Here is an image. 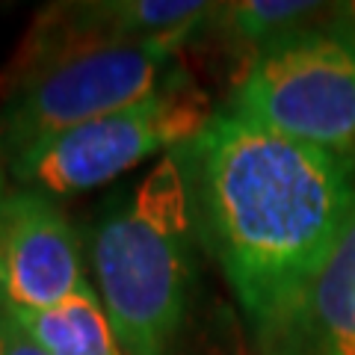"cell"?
<instances>
[{
	"mask_svg": "<svg viewBox=\"0 0 355 355\" xmlns=\"http://www.w3.org/2000/svg\"><path fill=\"white\" fill-rule=\"evenodd\" d=\"M254 347L261 355H355V207L320 270Z\"/></svg>",
	"mask_w": 355,
	"mask_h": 355,
	"instance_id": "obj_8",
	"label": "cell"
},
{
	"mask_svg": "<svg viewBox=\"0 0 355 355\" xmlns=\"http://www.w3.org/2000/svg\"><path fill=\"white\" fill-rule=\"evenodd\" d=\"M92 284L60 198L30 187L0 196V296L18 311H48Z\"/></svg>",
	"mask_w": 355,
	"mask_h": 355,
	"instance_id": "obj_6",
	"label": "cell"
},
{
	"mask_svg": "<svg viewBox=\"0 0 355 355\" xmlns=\"http://www.w3.org/2000/svg\"><path fill=\"white\" fill-rule=\"evenodd\" d=\"M214 9L216 3L202 0H89L42 9L12 71H27L74 51L196 36L214 18Z\"/></svg>",
	"mask_w": 355,
	"mask_h": 355,
	"instance_id": "obj_7",
	"label": "cell"
},
{
	"mask_svg": "<svg viewBox=\"0 0 355 355\" xmlns=\"http://www.w3.org/2000/svg\"><path fill=\"white\" fill-rule=\"evenodd\" d=\"M214 116L207 95L190 71L160 92L116 113L83 121L71 130L36 142L6 163L15 187L65 198L116 181L125 172L184 148Z\"/></svg>",
	"mask_w": 355,
	"mask_h": 355,
	"instance_id": "obj_4",
	"label": "cell"
},
{
	"mask_svg": "<svg viewBox=\"0 0 355 355\" xmlns=\"http://www.w3.org/2000/svg\"><path fill=\"white\" fill-rule=\"evenodd\" d=\"M187 160L202 249L258 338L338 243L355 207V151L299 142L222 107Z\"/></svg>",
	"mask_w": 355,
	"mask_h": 355,
	"instance_id": "obj_1",
	"label": "cell"
},
{
	"mask_svg": "<svg viewBox=\"0 0 355 355\" xmlns=\"http://www.w3.org/2000/svg\"><path fill=\"white\" fill-rule=\"evenodd\" d=\"M0 355H48L18 323L15 311L3 296H0Z\"/></svg>",
	"mask_w": 355,
	"mask_h": 355,
	"instance_id": "obj_11",
	"label": "cell"
},
{
	"mask_svg": "<svg viewBox=\"0 0 355 355\" xmlns=\"http://www.w3.org/2000/svg\"><path fill=\"white\" fill-rule=\"evenodd\" d=\"M12 311L27 335L48 355H125L92 284L57 308Z\"/></svg>",
	"mask_w": 355,
	"mask_h": 355,
	"instance_id": "obj_9",
	"label": "cell"
},
{
	"mask_svg": "<svg viewBox=\"0 0 355 355\" xmlns=\"http://www.w3.org/2000/svg\"><path fill=\"white\" fill-rule=\"evenodd\" d=\"M225 110L323 148L355 151V44L311 24L249 57Z\"/></svg>",
	"mask_w": 355,
	"mask_h": 355,
	"instance_id": "obj_5",
	"label": "cell"
},
{
	"mask_svg": "<svg viewBox=\"0 0 355 355\" xmlns=\"http://www.w3.org/2000/svg\"><path fill=\"white\" fill-rule=\"evenodd\" d=\"M6 178H9V175H6V166H3V163H0V196H3V193L9 190V184H6Z\"/></svg>",
	"mask_w": 355,
	"mask_h": 355,
	"instance_id": "obj_13",
	"label": "cell"
},
{
	"mask_svg": "<svg viewBox=\"0 0 355 355\" xmlns=\"http://www.w3.org/2000/svg\"><path fill=\"white\" fill-rule=\"evenodd\" d=\"M326 24L355 44V0H347V3H331V12H329Z\"/></svg>",
	"mask_w": 355,
	"mask_h": 355,
	"instance_id": "obj_12",
	"label": "cell"
},
{
	"mask_svg": "<svg viewBox=\"0 0 355 355\" xmlns=\"http://www.w3.org/2000/svg\"><path fill=\"white\" fill-rule=\"evenodd\" d=\"M166 36L133 44L74 51L12 71L0 98V163L83 121L139 104L187 74L184 44Z\"/></svg>",
	"mask_w": 355,
	"mask_h": 355,
	"instance_id": "obj_3",
	"label": "cell"
},
{
	"mask_svg": "<svg viewBox=\"0 0 355 355\" xmlns=\"http://www.w3.org/2000/svg\"><path fill=\"white\" fill-rule=\"evenodd\" d=\"M331 3H305V0H234V3H216V21L222 36L240 44L252 57L263 48L282 42L284 36L320 24L329 18Z\"/></svg>",
	"mask_w": 355,
	"mask_h": 355,
	"instance_id": "obj_10",
	"label": "cell"
},
{
	"mask_svg": "<svg viewBox=\"0 0 355 355\" xmlns=\"http://www.w3.org/2000/svg\"><path fill=\"white\" fill-rule=\"evenodd\" d=\"M187 146L151 163L92 231L89 279L125 355H175L190 320L202 234Z\"/></svg>",
	"mask_w": 355,
	"mask_h": 355,
	"instance_id": "obj_2",
	"label": "cell"
}]
</instances>
